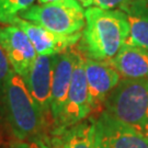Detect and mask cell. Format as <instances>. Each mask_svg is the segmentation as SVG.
<instances>
[{"mask_svg": "<svg viewBox=\"0 0 148 148\" xmlns=\"http://www.w3.org/2000/svg\"><path fill=\"white\" fill-rule=\"evenodd\" d=\"M53 56L37 55L31 69L23 78L32 98L36 102L45 116L49 115L51 110V93L53 80Z\"/></svg>", "mask_w": 148, "mask_h": 148, "instance_id": "11", "label": "cell"}, {"mask_svg": "<svg viewBox=\"0 0 148 148\" xmlns=\"http://www.w3.org/2000/svg\"><path fill=\"white\" fill-rule=\"evenodd\" d=\"M132 0H93V5L101 9H120Z\"/></svg>", "mask_w": 148, "mask_h": 148, "instance_id": "18", "label": "cell"}, {"mask_svg": "<svg viewBox=\"0 0 148 148\" xmlns=\"http://www.w3.org/2000/svg\"><path fill=\"white\" fill-rule=\"evenodd\" d=\"M127 16L130 34L125 44L148 53V0H132L120 8Z\"/></svg>", "mask_w": 148, "mask_h": 148, "instance_id": "12", "label": "cell"}, {"mask_svg": "<svg viewBox=\"0 0 148 148\" xmlns=\"http://www.w3.org/2000/svg\"><path fill=\"white\" fill-rule=\"evenodd\" d=\"M1 102L16 140L41 138L46 116L32 98L24 80L13 70L5 82Z\"/></svg>", "mask_w": 148, "mask_h": 148, "instance_id": "2", "label": "cell"}, {"mask_svg": "<svg viewBox=\"0 0 148 148\" xmlns=\"http://www.w3.org/2000/svg\"><path fill=\"white\" fill-rule=\"evenodd\" d=\"M103 108V111L148 137V78H122L108 95Z\"/></svg>", "mask_w": 148, "mask_h": 148, "instance_id": "3", "label": "cell"}, {"mask_svg": "<svg viewBox=\"0 0 148 148\" xmlns=\"http://www.w3.org/2000/svg\"><path fill=\"white\" fill-rule=\"evenodd\" d=\"M51 148H63L62 138L57 134H53V138L51 139Z\"/></svg>", "mask_w": 148, "mask_h": 148, "instance_id": "19", "label": "cell"}, {"mask_svg": "<svg viewBox=\"0 0 148 148\" xmlns=\"http://www.w3.org/2000/svg\"><path fill=\"white\" fill-rule=\"evenodd\" d=\"M86 23L79 40V52L85 57L108 62L125 45L130 34L126 14L120 9H85Z\"/></svg>", "mask_w": 148, "mask_h": 148, "instance_id": "1", "label": "cell"}, {"mask_svg": "<svg viewBox=\"0 0 148 148\" xmlns=\"http://www.w3.org/2000/svg\"><path fill=\"white\" fill-rule=\"evenodd\" d=\"M108 62L112 67L116 69L122 78H148V53L140 48L125 44L116 56Z\"/></svg>", "mask_w": 148, "mask_h": 148, "instance_id": "13", "label": "cell"}, {"mask_svg": "<svg viewBox=\"0 0 148 148\" xmlns=\"http://www.w3.org/2000/svg\"><path fill=\"white\" fill-rule=\"evenodd\" d=\"M59 0H37L38 5H46V3H52V2H56Z\"/></svg>", "mask_w": 148, "mask_h": 148, "instance_id": "21", "label": "cell"}, {"mask_svg": "<svg viewBox=\"0 0 148 148\" xmlns=\"http://www.w3.org/2000/svg\"><path fill=\"white\" fill-rule=\"evenodd\" d=\"M19 18L59 35L81 33L86 23L85 8L76 0H59L46 5H33L21 12Z\"/></svg>", "mask_w": 148, "mask_h": 148, "instance_id": "4", "label": "cell"}, {"mask_svg": "<svg viewBox=\"0 0 148 148\" xmlns=\"http://www.w3.org/2000/svg\"><path fill=\"white\" fill-rule=\"evenodd\" d=\"M11 71H12V68H11V65L9 63V59H8L5 51L2 49L1 45H0V100L2 99L5 82L9 78Z\"/></svg>", "mask_w": 148, "mask_h": 148, "instance_id": "16", "label": "cell"}, {"mask_svg": "<svg viewBox=\"0 0 148 148\" xmlns=\"http://www.w3.org/2000/svg\"><path fill=\"white\" fill-rule=\"evenodd\" d=\"M76 1L79 2L80 5H82V8H85V9L93 5V0H76Z\"/></svg>", "mask_w": 148, "mask_h": 148, "instance_id": "20", "label": "cell"}, {"mask_svg": "<svg viewBox=\"0 0 148 148\" xmlns=\"http://www.w3.org/2000/svg\"><path fill=\"white\" fill-rule=\"evenodd\" d=\"M9 24L16 25L27 34L33 47L40 56H53L75 46L79 42L81 33L73 35H59L44 27L16 16Z\"/></svg>", "mask_w": 148, "mask_h": 148, "instance_id": "8", "label": "cell"}, {"mask_svg": "<svg viewBox=\"0 0 148 148\" xmlns=\"http://www.w3.org/2000/svg\"><path fill=\"white\" fill-rule=\"evenodd\" d=\"M76 46L68 48L54 57L52 93H51V110L49 116L55 125L62 115L66 98L70 87L75 66Z\"/></svg>", "mask_w": 148, "mask_h": 148, "instance_id": "9", "label": "cell"}, {"mask_svg": "<svg viewBox=\"0 0 148 148\" xmlns=\"http://www.w3.org/2000/svg\"><path fill=\"white\" fill-rule=\"evenodd\" d=\"M62 138L63 148H98L95 142V119H86L66 130L53 132Z\"/></svg>", "mask_w": 148, "mask_h": 148, "instance_id": "14", "label": "cell"}, {"mask_svg": "<svg viewBox=\"0 0 148 148\" xmlns=\"http://www.w3.org/2000/svg\"><path fill=\"white\" fill-rule=\"evenodd\" d=\"M98 148H148V137L106 111L95 119Z\"/></svg>", "mask_w": 148, "mask_h": 148, "instance_id": "6", "label": "cell"}, {"mask_svg": "<svg viewBox=\"0 0 148 148\" xmlns=\"http://www.w3.org/2000/svg\"><path fill=\"white\" fill-rule=\"evenodd\" d=\"M0 45L9 59L12 70L23 79L37 57L27 34L16 25L2 24L0 25Z\"/></svg>", "mask_w": 148, "mask_h": 148, "instance_id": "7", "label": "cell"}, {"mask_svg": "<svg viewBox=\"0 0 148 148\" xmlns=\"http://www.w3.org/2000/svg\"><path fill=\"white\" fill-rule=\"evenodd\" d=\"M36 0H0V23L9 24L11 20L34 5Z\"/></svg>", "mask_w": 148, "mask_h": 148, "instance_id": "15", "label": "cell"}, {"mask_svg": "<svg viewBox=\"0 0 148 148\" xmlns=\"http://www.w3.org/2000/svg\"><path fill=\"white\" fill-rule=\"evenodd\" d=\"M10 148H51L44 143L42 138H33L25 140H16L10 145Z\"/></svg>", "mask_w": 148, "mask_h": 148, "instance_id": "17", "label": "cell"}, {"mask_svg": "<svg viewBox=\"0 0 148 148\" xmlns=\"http://www.w3.org/2000/svg\"><path fill=\"white\" fill-rule=\"evenodd\" d=\"M92 110L89 90L85 73V56L76 47L75 66L68 95L58 122L54 125V132H59L88 119Z\"/></svg>", "mask_w": 148, "mask_h": 148, "instance_id": "5", "label": "cell"}, {"mask_svg": "<svg viewBox=\"0 0 148 148\" xmlns=\"http://www.w3.org/2000/svg\"><path fill=\"white\" fill-rule=\"evenodd\" d=\"M85 73L92 110H97L121 81V75L109 62L85 57Z\"/></svg>", "mask_w": 148, "mask_h": 148, "instance_id": "10", "label": "cell"}]
</instances>
